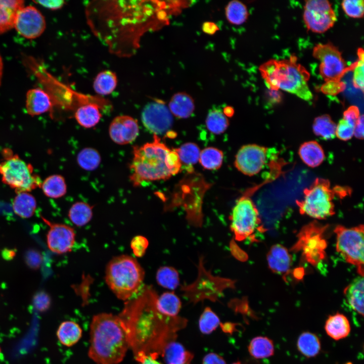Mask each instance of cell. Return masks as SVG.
Returning <instances> with one entry per match:
<instances>
[{"label": "cell", "mask_w": 364, "mask_h": 364, "mask_svg": "<svg viewBox=\"0 0 364 364\" xmlns=\"http://www.w3.org/2000/svg\"><path fill=\"white\" fill-rule=\"evenodd\" d=\"M86 9L93 32L122 56L132 55L142 36L167 24L173 14L168 1H95Z\"/></svg>", "instance_id": "6da1fadb"}, {"label": "cell", "mask_w": 364, "mask_h": 364, "mask_svg": "<svg viewBox=\"0 0 364 364\" xmlns=\"http://www.w3.org/2000/svg\"><path fill=\"white\" fill-rule=\"evenodd\" d=\"M157 298L152 287H145L136 298L126 302L119 315L136 359L152 353L159 355L165 343L173 339L175 332L185 323L177 316L161 314L156 307Z\"/></svg>", "instance_id": "7a4b0ae2"}, {"label": "cell", "mask_w": 364, "mask_h": 364, "mask_svg": "<svg viewBox=\"0 0 364 364\" xmlns=\"http://www.w3.org/2000/svg\"><path fill=\"white\" fill-rule=\"evenodd\" d=\"M130 348L128 333L119 315L101 313L90 326L88 356L97 364H117Z\"/></svg>", "instance_id": "3957f363"}, {"label": "cell", "mask_w": 364, "mask_h": 364, "mask_svg": "<svg viewBox=\"0 0 364 364\" xmlns=\"http://www.w3.org/2000/svg\"><path fill=\"white\" fill-rule=\"evenodd\" d=\"M259 70L267 87L282 89L309 101L313 96L308 85L310 74L292 55L289 59H270L260 66Z\"/></svg>", "instance_id": "277c9868"}, {"label": "cell", "mask_w": 364, "mask_h": 364, "mask_svg": "<svg viewBox=\"0 0 364 364\" xmlns=\"http://www.w3.org/2000/svg\"><path fill=\"white\" fill-rule=\"evenodd\" d=\"M170 150L154 134L151 142L134 146L129 166V180L133 186L138 187L146 181L166 180L171 177L167 164Z\"/></svg>", "instance_id": "5b68a950"}, {"label": "cell", "mask_w": 364, "mask_h": 364, "mask_svg": "<svg viewBox=\"0 0 364 364\" xmlns=\"http://www.w3.org/2000/svg\"><path fill=\"white\" fill-rule=\"evenodd\" d=\"M145 271L138 260L127 255L114 257L107 264L105 281L119 299L128 301L141 289Z\"/></svg>", "instance_id": "8992f818"}, {"label": "cell", "mask_w": 364, "mask_h": 364, "mask_svg": "<svg viewBox=\"0 0 364 364\" xmlns=\"http://www.w3.org/2000/svg\"><path fill=\"white\" fill-rule=\"evenodd\" d=\"M312 56L320 61V74L325 81L321 87V92L329 96L343 92L346 84L341 79L347 72L353 70L355 62L347 66L341 52L330 42L315 44Z\"/></svg>", "instance_id": "52a82bcc"}, {"label": "cell", "mask_w": 364, "mask_h": 364, "mask_svg": "<svg viewBox=\"0 0 364 364\" xmlns=\"http://www.w3.org/2000/svg\"><path fill=\"white\" fill-rule=\"evenodd\" d=\"M198 276L192 283L181 287L184 296L194 303L205 299L215 301L226 289L235 288V280L214 276L205 269L203 257L200 258Z\"/></svg>", "instance_id": "ba28073f"}, {"label": "cell", "mask_w": 364, "mask_h": 364, "mask_svg": "<svg viewBox=\"0 0 364 364\" xmlns=\"http://www.w3.org/2000/svg\"><path fill=\"white\" fill-rule=\"evenodd\" d=\"M5 159L0 162V174L4 183L14 189L17 194L28 192L41 187L40 178L33 173V167L17 155L4 152Z\"/></svg>", "instance_id": "9c48e42d"}, {"label": "cell", "mask_w": 364, "mask_h": 364, "mask_svg": "<svg viewBox=\"0 0 364 364\" xmlns=\"http://www.w3.org/2000/svg\"><path fill=\"white\" fill-rule=\"evenodd\" d=\"M303 193V199L296 201L301 214L318 219H323L335 214L333 200L335 193L331 189L327 180L316 179Z\"/></svg>", "instance_id": "30bf717a"}, {"label": "cell", "mask_w": 364, "mask_h": 364, "mask_svg": "<svg viewBox=\"0 0 364 364\" xmlns=\"http://www.w3.org/2000/svg\"><path fill=\"white\" fill-rule=\"evenodd\" d=\"M327 225L313 221L304 226L298 234L297 240L291 248V251L301 253L303 260L315 266L326 256L327 246L324 233Z\"/></svg>", "instance_id": "8fae6325"}, {"label": "cell", "mask_w": 364, "mask_h": 364, "mask_svg": "<svg viewBox=\"0 0 364 364\" xmlns=\"http://www.w3.org/2000/svg\"><path fill=\"white\" fill-rule=\"evenodd\" d=\"M231 229L235 238L242 241L253 239L257 230L263 232L259 211L248 194L241 197L234 206L231 215Z\"/></svg>", "instance_id": "7c38bea8"}, {"label": "cell", "mask_w": 364, "mask_h": 364, "mask_svg": "<svg viewBox=\"0 0 364 364\" xmlns=\"http://www.w3.org/2000/svg\"><path fill=\"white\" fill-rule=\"evenodd\" d=\"M363 232L362 224L350 228L338 225L334 229L336 251L347 262L356 267L361 277L364 274Z\"/></svg>", "instance_id": "4fadbf2b"}, {"label": "cell", "mask_w": 364, "mask_h": 364, "mask_svg": "<svg viewBox=\"0 0 364 364\" xmlns=\"http://www.w3.org/2000/svg\"><path fill=\"white\" fill-rule=\"evenodd\" d=\"M303 20L308 30L323 33L334 26L337 17L329 1L309 0L304 6Z\"/></svg>", "instance_id": "5bb4252c"}, {"label": "cell", "mask_w": 364, "mask_h": 364, "mask_svg": "<svg viewBox=\"0 0 364 364\" xmlns=\"http://www.w3.org/2000/svg\"><path fill=\"white\" fill-rule=\"evenodd\" d=\"M141 119L146 128L156 135L168 131L173 122L169 108L158 100L150 102L144 107Z\"/></svg>", "instance_id": "9a60e30c"}, {"label": "cell", "mask_w": 364, "mask_h": 364, "mask_svg": "<svg viewBox=\"0 0 364 364\" xmlns=\"http://www.w3.org/2000/svg\"><path fill=\"white\" fill-rule=\"evenodd\" d=\"M267 148L256 144L242 146L238 151L235 166L242 173L252 176L259 173L267 162Z\"/></svg>", "instance_id": "2e32d148"}, {"label": "cell", "mask_w": 364, "mask_h": 364, "mask_svg": "<svg viewBox=\"0 0 364 364\" xmlns=\"http://www.w3.org/2000/svg\"><path fill=\"white\" fill-rule=\"evenodd\" d=\"M46 20L35 7H24L17 13L14 27L23 37L33 39L39 36L46 28Z\"/></svg>", "instance_id": "e0dca14e"}, {"label": "cell", "mask_w": 364, "mask_h": 364, "mask_svg": "<svg viewBox=\"0 0 364 364\" xmlns=\"http://www.w3.org/2000/svg\"><path fill=\"white\" fill-rule=\"evenodd\" d=\"M41 218L50 227L47 234L49 249L57 254L71 251L75 242V233L73 228L66 224L51 222L42 216Z\"/></svg>", "instance_id": "ac0fdd59"}, {"label": "cell", "mask_w": 364, "mask_h": 364, "mask_svg": "<svg viewBox=\"0 0 364 364\" xmlns=\"http://www.w3.org/2000/svg\"><path fill=\"white\" fill-rule=\"evenodd\" d=\"M109 133L111 139L117 144L124 145L130 144L139 133L138 121L128 115H119L110 123Z\"/></svg>", "instance_id": "d6986e66"}, {"label": "cell", "mask_w": 364, "mask_h": 364, "mask_svg": "<svg viewBox=\"0 0 364 364\" xmlns=\"http://www.w3.org/2000/svg\"><path fill=\"white\" fill-rule=\"evenodd\" d=\"M267 260L271 270L282 276L284 279L291 270L292 256L287 248L280 244L274 245L270 248Z\"/></svg>", "instance_id": "ffe728a7"}, {"label": "cell", "mask_w": 364, "mask_h": 364, "mask_svg": "<svg viewBox=\"0 0 364 364\" xmlns=\"http://www.w3.org/2000/svg\"><path fill=\"white\" fill-rule=\"evenodd\" d=\"M160 354L166 364H190L193 357L190 352L174 339L165 343Z\"/></svg>", "instance_id": "44dd1931"}, {"label": "cell", "mask_w": 364, "mask_h": 364, "mask_svg": "<svg viewBox=\"0 0 364 364\" xmlns=\"http://www.w3.org/2000/svg\"><path fill=\"white\" fill-rule=\"evenodd\" d=\"M52 105L50 96L42 89L33 88L27 93L26 107L28 113L31 116L40 115L48 111Z\"/></svg>", "instance_id": "7402d4cb"}, {"label": "cell", "mask_w": 364, "mask_h": 364, "mask_svg": "<svg viewBox=\"0 0 364 364\" xmlns=\"http://www.w3.org/2000/svg\"><path fill=\"white\" fill-rule=\"evenodd\" d=\"M363 277L355 279L344 290L346 303L352 310L363 315Z\"/></svg>", "instance_id": "603a6c76"}, {"label": "cell", "mask_w": 364, "mask_h": 364, "mask_svg": "<svg viewBox=\"0 0 364 364\" xmlns=\"http://www.w3.org/2000/svg\"><path fill=\"white\" fill-rule=\"evenodd\" d=\"M327 334L335 340L347 337L351 330L349 321L347 317L340 313L330 315L325 324Z\"/></svg>", "instance_id": "cb8c5ba5"}, {"label": "cell", "mask_w": 364, "mask_h": 364, "mask_svg": "<svg viewBox=\"0 0 364 364\" xmlns=\"http://www.w3.org/2000/svg\"><path fill=\"white\" fill-rule=\"evenodd\" d=\"M24 4L22 0H0V34L14 27L17 13Z\"/></svg>", "instance_id": "d4e9b609"}, {"label": "cell", "mask_w": 364, "mask_h": 364, "mask_svg": "<svg viewBox=\"0 0 364 364\" xmlns=\"http://www.w3.org/2000/svg\"><path fill=\"white\" fill-rule=\"evenodd\" d=\"M74 116L80 126L89 128L94 127L99 122L102 114L97 104L89 103L78 107Z\"/></svg>", "instance_id": "484cf974"}, {"label": "cell", "mask_w": 364, "mask_h": 364, "mask_svg": "<svg viewBox=\"0 0 364 364\" xmlns=\"http://www.w3.org/2000/svg\"><path fill=\"white\" fill-rule=\"evenodd\" d=\"M194 109L193 99L188 94L184 93L174 94L169 103V109L171 113L179 118L190 117Z\"/></svg>", "instance_id": "4316f807"}, {"label": "cell", "mask_w": 364, "mask_h": 364, "mask_svg": "<svg viewBox=\"0 0 364 364\" xmlns=\"http://www.w3.org/2000/svg\"><path fill=\"white\" fill-rule=\"evenodd\" d=\"M82 333V329L78 324L73 321H66L59 326L56 335L61 344L71 347L79 341Z\"/></svg>", "instance_id": "83f0119b"}, {"label": "cell", "mask_w": 364, "mask_h": 364, "mask_svg": "<svg viewBox=\"0 0 364 364\" xmlns=\"http://www.w3.org/2000/svg\"><path fill=\"white\" fill-rule=\"evenodd\" d=\"M300 158L307 166L315 167L319 166L325 159L324 150L316 141H309L302 144L299 150Z\"/></svg>", "instance_id": "f1b7e54d"}, {"label": "cell", "mask_w": 364, "mask_h": 364, "mask_svg": "<svg viewBox=\"0 0 364 364\" xmlns=\"http://www.w3.org/2000/svg\"><path fill=\"white\" fill-rule=\"evenodd\" d=\"M12 206L16 215L23 218H28L32 217L35 211L36 201L28 192H22L17 194Z\"/></svg>", "instance_id": "f546056e"}, {"label": "cell", "mask_w": 364, "mask_h": 364, "mask_svg": "<svg viewBox=\"0 0 364 364\" xmlns=\"http://www.w3.org/2000/svg\"><path fill=\"white\" fill-rule=\"evenodd\" d=\"M181 306L179 298L173 292H167L158 297L156 307L162 315L169 317H176Z\"/></svg>", "instance_id": "4dcf8cb0"}, {"label": "cell", "mask_w": 364, "mask_h": 364, "mask_svg": "<svg viewBox=\"0 0 364 364\" xmlns=\"http://www.w3.org/2000/svg\"><path fill=\"white\" fill-rule=\"evenodd\" d=\"M93 206L82 201L74 203L68 211L70 220L76 226L81 227L87 224L93 215Z\"/></svg>", "instance_id": "1f68e13d"}, {"label": "cell", "mask_w": 364, "mask_h": 364, "mask_svg": "<svg viewBox=\"0 0 364 364\" xmlns=\"http://www.w3.org/2000/svg\"><path fill=\"white\" fill-rule=\"evenodd\" d=\"M298 351L307 357L316 356L321 349L318 337L314 333L304 332L300 335L297 341Z\"/></svg>", "instance_id": "d6a6232c"}, {"label": "cell", "mask_w": 364, "mask_h": 364, "mask_svg": "<svg viewBox=\"0 0 364 364\" xmlns=\"http://www.w3.org/2000/svg\"><path fill=\"white\" fill-rule=\"evenodd\" d=\"M248 351L250 355L255 358H268L274 354V344L272 341L267 337L257 336L250 341Z\"/></svg>", "instance_id": "836d02e7"}, {"label": "cell", "mask_w": 364, "mask_h": 364, "mask_svg": "<svg viewBox=\"0 0 364 364\" xmlns=\"http://www.w3.org/2000/svg\"><path fill=\"white\" fill-rule=\"evenodd\" d=\"M45 195L51 198H59L67 192V185L64 177L54 174L45 179L41 185Z\"/></svg>", "instance_id": "e575fe53"}, {"label": "cell", "mask_w": 364, "mask_h": 364, "mask_svg": "<svg viewBox=\"0 0 364 364\" xmlns=\"http://www.w3.org/2000/svg\"><path fill=\"white\" fill-rule=\"evenodd\" d=\"M117 84L116 74L111 70H104L98 74L93 83L94 89L101 95H107L112 93Z\"/></svg>", "instance_id": "d590c367"}, {"label": "cell", "mask_w": 364, "mask_h": 364, "mask_svg": "<svg viewBox=\"0 0 364 364\" xmlns=\"http://www.w3.org/2000/svg\"><path fill=\"white\" fill-rule=\"evenodd\" d=\"M223 152L214 147H207L200 152L199 161L202 166L207 170L219 169L222 163Z\"/></svg>", "instance_id": "8d00e7d4"}, {"label": "cell", "mask_w": 364, "mask_h": 364, "mask_svg": "<svg viewBox=\"0 0 364 364\" xmlns=\"http://www.w3.org/2000/svg\"><path fill=\"white\" fill-rule=\"evenodd\" d=\"M76 159L78 165L86 171L96 170L101 162L100 153L91 147L84 148L80 150L77 155Z\"/></svg>", "instance_id": "74e56055"}, {"label": "cell", "mask_w": 364, "mask_h": 364, "mask_svg": "<svg viewBox=\"0 0 364 364\" xmlns=\"http://www.w3.org/2000/svg\"><path fill=\"white\" fill-rule=\"evenodd\" d=\"M336 125L328 115H323L315 118L312 129L314 134L326 140L335 136Z\"/></svg>", "instance_id": "f35d334b"}, {"label": "cell", "mask_w": 364, "mask_h": 364, "mask_svg": "<svg viewBox=\"0 0 364 364\" xmlns=\"http://www.w3.org/2000/svg\"><path fill=\"white\" fill-rule=\"evenodd\" d=\"M156 279L160 286L169 290L175 289L179 284L178 273L172 267H160L157 271Z\"/></svg>", "instance_id": "ab89813d"}, {"label": "cell", "mask_w": 364, "mask_h": 364, "mask_svg": "<svg viewBox=\"0 0 364 364\" xmlns=\"http://www.w3.org/2000/svg\"><path fill=\"white\" fill-rule=\"evenodd\" d=\"M182 163L189 167L190 171L192 165L199 160L200 150L198 145L194 143L188 142L184 144L180 147L175 149Z\"/></svg>", "instance_id": "60d3db41"}, {"label": "cell", "mask_w": 364, "mask_h": 364, "mask_svg": "<svg viewBox=\"0 0 364 364\" xmlns=\"http://www.w3.org/2000/svg\"><path fill=\"white\" fill-rule=\"evenodd\" d=\"M207 129L212 133L219 134L224 132L229 126L227 117L219 110H214L208 114L206 119Z\"/></svg>", "instance_id": "b9f144b4"}, {"label": "cell", "mask_w": 364, "mask_h": 364, "mask_svg": "<svg viewBox=\"0 0 364 364\" xmlns=\"http://www.w3.org/2000/svg\"><path fill=\"white\" fill-rule=\"evenodd\" d=\"M228 20L232 24L240 25L247 19L248 12L245 5L238 1L229 3L225 9Z\"/></svg>", "instance_id": "7bdbcfd3"}, {"label": "cell", "mask_w": 364, "mask_h": 364, "mask_svg": "<svg viewBox=\"0 0 364 364\" xmlns=\"http://www.w3.org/2000/svg\"><path fill=\"white\" fill-rule=\"evenodd\" d=\"M220 324L217 315L208 307L205 308L199 321L200 331L204 334H209L215 330Z\"/></svg>", "instance_id": "ee69618b"}, {"label": "cell", "mask_w": 364, "mask_h": 364, "mask_svg": "<svg viewBox=\"0 0 364 364\" xmlns=\"http://www.w3.org/2000/svg\"><path fill=\"white\" fill-rule=\"evenodd\" d=\"M358 59L355 62V65L352 70L353 71L352 83L354 87L357 89L363 92V66H364V55L363 50L362 48H359L357 50Z\"/></svg>", "instance_id": "f6af8a7d"}, {"label": "cell", "mask_w": 364, "mask_h": 364, "mask_svg": "<svg viewBox=\"0 0 364 364\" xmlns=\"http://www.w3.org/2000/svg\"><path fill=\"white\" fill-rule=\"evenodd\" d=\"M341 6L345 13L350 17L360 18L363 16L362 0H344L342 2Z\"/></svg>", "instance_id": "bcb514c9"}, {"label": "cell", "mask_w": 364, "mask_h": 364, "mask_svg": "<svg viewBox=\"0 0 364 364\" xmlns=\"http://www.w3.org/2000/svg\"><path fill=\"white\" fill-rule=\"evenodd\" d=\"M354 127L342 118L336 125L335 135L342 141L349 140L354 135Z\"/></svg>", "instance_id": "7dc6e473"}, {"label": "cell", "mask_w": 364, "mask_h": 364, "mask_svg": "<svg viewBox=\"0 0 364 364\" xmlns=\"http://www.w3.org/2000/svg\"><path fill=\"white\" fill-rule=\"evenodd\" d=\"M148 245L149 242L147 239L141 235L135 236L130 242V247L132 252L138 257H142L145 255Z\"/></svg>", "instance_id": "c3c4849f"}, {"label": "cell", "mask_w": 364, "mask_h": 364, "mask_svg": "<svg viewBox=\"0 0 364 364\" xmlns=\"http://www.w3.org/2000/svg\"><path fill=\"white\" fill-rule=\"evenodd\" d=\"M33 304L38 311H44L49 309L51 304V299L49 294L44 291L37 292L33 297Z\"/></svg>", "instance_id": "681fc988"}, {"label": "cell", "mask_w": 364, "mask_h": 364, "mask_svg": "<svg viewBox=\"0 0 364 364\" xmlns=\"http://www.w3.org/2000/svg\"><path fill=\"white\" fill-rule=\"evenodd\" d=\"M24 259L28 266L33 269L39 268L42 260L40 253L34 249H30L26 251Z\"/></svg>", "instance_id": "f907efd6"}, {"label": "cell", "mask_w": 364, "mask_h": 364, "mask_svg": "<svg viewBox=\"0 0 364 364\" xmlns=\"http://www.w3.org/2000/svg\"><path fill=\"white\" fill-rule=\"evenodd\" d=\"M360 115L358 108L353 105L349 107L344 112L343 119L355 125Z\"/></svg>", "instance_id": "816d5d0a"}, {"label": "cell", "mask_w": 364, "mask_h": 364, "mask_svg": "<svg viewBox=\"0 0 364 364\" xmlns=\"http://www.w3.org/2000/svg\"><path fill=\"white\" fill-rule=\"evenodd\" d=\"M202 364H226L222 357L215 353H209L203 358Z\"/></svg>", "instance_id": "f5cc1de1"}, {"label": "cell", "mask_w": 364, "mask_h": 364, "mask_svg": "<svg viewBox=\"0 0 364 364\" xmlns=\"http://www.w3.org/2000/svg\"><path fill=\"white\" fill-rule=\"evenodd\" d=\"M43 7L52 10H57L63 7L65 2L62 0L36 1H34Z\"/></svg>", "instance_id": "db71d44e"}, {"label": "cell", "mask_w": 364, "mask_h": 364, "mask_svg": "<svg viewBox=\"0 0 364 364\" xmlns=\"http://www.w3.org/2000/svg\"><path fill=\"white\" fill-rule=\"evenodd\" d=\"M159 354L152 353L140 357L136 360L140 364H161L157 360Z\"/></svg>", "instance_id": "11a10c76"}, {"label": "cell", "mask_w": 364, "mask_h": 364, "mask_svg": "<svg viewBox=\"0 0 364 364\" xmlns=\"http://www.w3.org/2000/svg\"><path fill=\"white\" fill-rule=\"evenodd\" d=\"M354 135L358 139H362L363 137V116L360 115L357 121L355 127Z\"/></svg>", "instance_id": "9f6ffc18"}, {"label": "cell", "mask_w": 364, "mask_h": 364, "mask_svg": "<svg viewBox=\"0 0 364 364\" xmlns=\"http://www.w3.org/2000/svg\"><path fill=\"white\" fill-rule=\"evenodd\" d=\"M202 29L204 32L212 34L218 30V27L213 22H207L203 24Z\"/></svg>", "instance_id": "6f0895ef"}, {"label": "cell", "mask_w": 364, "mask_h": 364, "mask_svg": "<svg viewBox=\"0 0 364 364\" xmlns=\"http://www.w3.org/2000/svg\"><path fill=\"white\" fill-rule=\"evenodd\" d=\"M269 102L271 104H276L279 103L281 100V96L279 90H270L269 92Z\"/></svg>", "instance_id": "680465c9"}, {"label": "cell", "mask_w": 364, "mask_h": 364, "mask_svg": "<svg viewBox=\"0 0 364 364\" xmlns=\"http://www.w3.org/2000/svg\"><path fill=\"white\" fill-rule=\"evenodd\" d=\"M2 255L5 259L9 260L12 259L15 256L16 251L13 249L5 248L3 250Z\"/></svg>", "instance_id": "91938a15"}, {"label": "cell", "mask_w": 364, "mask_h": 364, "mask_svg": "<svg viewBox=\"0 0 364 364\" xmlns=\"http://www.w3.org/2000/svg\"><path fill=\"white\" fill-rule=\"evenodd\" d=\"M223 112L226 116H231L234 114V110L231 107L227 106L224 108Z\"/></svg>", "instance_id": "94428289"}, {"label": "cell", "mask_w": 364, "mask_h": 364, "mask_svg": "<svg viewBox=\"0 0 364 364\" xmlns=\"http://www.w3.org/2000/svg\"><path fill=\"white\" fill-rule=\"evenodd\" d=\"M3 63L2 57L0 54V85L2 81V78L3 76Z\"/></svg>", "instance_id": "6125c7cd"}, {"label": "cell", "mask_w": 364, "mask_h": 364, "mask_svg": "<svg viewBox=\"0 0 364 364\" xmlns=\"http://www.w3.org/2000/svg\"><path fill=\"white\" fill-rule=\"evenodd\" d=\"M3 358V354L2 352V348L0 346V360Z\"/></svg>", "instance_id": "be15d7a7"}, {"label": "cell", "mask_w": 364, "mask_h": 364, "mask_svg": "<svg viewBox=\"0 0 364 364\" xmlns=\"http://www.w3.org/2000/svg\"><path fill=\"white\" fill-rule=\"evenodd\" d=\"M232 364H242V363L241 362H239V361H238V362H234V363H232Z\"/></svg>", "instance_id": "e7e4bbea"}]
</instances>
